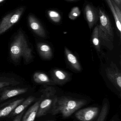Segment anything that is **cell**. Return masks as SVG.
Returning <instances> with one entry per match:
<instances>
[{
	"instance_id": "1",
	"label": "cell",
	"mask_w": 121,
	"mask_h": 121,
	"mask_svg": "<svg viewBox=\"0 0 121 121\" xmlns=\"http://www.w3.org/2000/svg\"><path fill=\"white\" fill-rule=\"evenodd\" d=\"M86 103L87 101L85 99H77L67 96L58 97L50 113L53 115L60 114L64 118H67Z\"/></svg>"
},
{
	"instance_id": "2",
	"label": "cell",
	"mask_w": 121,
	"mask_h": 121,
	"mask_svg": "<svg viewBox=\"0 0 121 121\" xmlns=\"http://www.w3.org/2000/svg\"><path fill=\"white\" fill-rule=\"evenodd\" d=\"M10 55L14 62H18L21 57L26 62H29L32 59V50L21 31L18 32L11 44Z\"/></svg>"
},
{
	"instance_id": "3",
	"label": "cell",
	"mask_w": 121,
	"mask_h": 121,
	"mask_svg": "<svg viewBox=\"0 0 121 121\" xmlns=\"http://www.w3.org/2000/svg\"><path fill=\"white\" fill-rule=\"evenodd\" d=\"M98 14L100 22L98 28L100 43L112 50L114 47V34L110 19L102 9H99Z\"/></svg>"
},
{
	"instance_id": "4",
	"label": "cell",
	"mask_w": 121,
	"mask_h": 121,
	"mask_svg": "<svg viewBox=\"0 0 121 121\" xmlns=\"http://www.w3.org/2000/svg\"><path fill=\"white\" fill-rule=\"evenodd\" d=\"M41 101L37 114L38 118L45 116L50 113L53 104L58 97L56 95V90L54 88L49 87L43 91Z\"/></svg>"
},
{
	"instance_id": "5",
	"label": "cell",
	"mask_w": 121,
	"mask_h": 121,
	"mask_svg": "<svg viewBox=\"0 0 121 121\" xmlns=\"http://www.w3.org/2000/svg\"><path fill=\"white\" fill-rule=\"evenodd\" d=\"M24 9V7H21L3 18L0 22V35L7 31L18 21Z\"/></svg>"
},
{
	"instance_id": "6",
	"label": "cell",
	"mask_w": 121,
	"mask_h": 121,
	"mask_svg": "<svg viewBox=\"0 0 121 121\" xmlns=\"http://www.w3.org/2000/svg\"><path fill=\"white\" fill-rule=\"evenodd\" d=\"M107 77L114 86L119 91L121 89V72L117 65L112 62L110 66L106 69Z\"/></svg>"
},
{
	"instance_id": "7",
	"label": "cell",
	"mask_w": 121,
	"mask_h": 121,
	"mask_svg": "<svg viewBox=\"0 0 121 121\" xmlns=\"http://www.w3.org/2000/svg\"><path fill=\"white\" fill-rule=\"evenodd\" d=\"M99 109L97 107H90L80 109L75 114V117L80 121H92L97 117Z\"/></svg>"
},
{
	"instance_id": "8",
	"label": "cell",
	"mask_w": 121,
	"mask_h": 121,
	"mask_svg": "<svg viewBox=\"0 0 121 121\" xmlns=\"http://www.w3.org/2000/svg\"><path fill=\"white\" fill-rule=\"evenodd\" d=\"M84 12L89 27L91 29L99 19L98 11L91 4H87L85 7Z\"/></svg>"
},
{
	"instance_id": "9",
	"label": "cell",
	"mask_w": 121,
	"mask_h": 121,
	"mask_svg": "<svg viewBox=\"0 0 121 121\" xmlns=\"http://www.w3.org/2000/svg\"><path fill=\"white\" fill-rule=\"evenodd\" d=\"M52 80L55 84L63 85L69 81L70 75L68 73L60 69L53 70L51 72Z\"/></svg>"
},
{
	"instance_id": "10",
	"label": "cell",
	"mask_w": 121,
	"mask_h": 121,
	"mask_svg": "<svg viewBox=\"0 0 121 121\" xmlns=\"http://www.w3.org/2000/svg\"><path fill=\"white\" fill-rule=\"evenodd\" d=\"M29 26L34 33L39 37L45 38L46 36L45 30L40 23L33 15H29L28 17Z\"/></svg>"
},
{
	"instance_id": "11",
	"label": "cell",
	"mask_w": 121,
	"mask_h": 121,
	"mask_svg": "<svg viewBox=\"0 0 121 121\" xmlns=\"http://www.w3.org/2000/svg\"><path fill=\"white\" fill-rule=\"evenodd\" d=\"M41 99L32 106L25 114L21 121H34L37 116Z\"/></svg>"
},
{
	"instance_id": "12",
	"label": "cell",
	"mask_w": 121,
	"mask_h": 121,
	"mask_svg": "<svg viewBox=\"0 0 121 121\" xmlns=\"http://www.w3.org/2000/svg\"><path fill=\"white\" fill-rule=\"evenodd\" d=\"M38 51L41 57L45 59H50L53 56L52 50L49 45L46 43H39L37 45Z\"/></svg>"
},
{
	"instance_id": "13",
	"label": "cell",
	"mask_w": 121,
	"mask_h": 121,
	"mask_svg": "<svg viewBox=\"0 0 121 121\" xmlns=\"http://www.w3.org/2000/svg\"><path fill=\"white\" fill-rule=\"evenodd\" d=\"M64 52L67 60L72 67L75 70L81 71V67L76 57L67 48H65Z\"/></svg>"
},
{
	"instance_id": "14",
	"label": "cell",
	"mask_w": 121,
	"mask_h": 121,
	"mask_svg": "<svg viewBox=\"0 0 121 121\" xmlns=\"http://www.w3.org/2000/svg\"><path fill=\"white\" fill-rule=\"evenodd\" d=\"M27 90V88H19L6 90L2 94L0 98V100L4 101L15 96L24 94Z\"/></svg>"
},
{
	"instance_id": "15",
	"label": "cell",
	"mask_w": 121,
	"mask_h": 121,
	"mask_svg": "<svg viewBox=\"0 0 121 121\" xmlns=\"http://www.w3.org/2000/svg\"><path fill=\"white\" fill-rule=\"evenodd\" d=\"M24 100L22 99H18L11 102L5 107L0 109V118L4 117L10 114L18 105Z\"/></svg>"
},
{
	"instance_id": "16",
	"label": "cell",
	"mask_w": 121,
	"mask_h": 121,
	"mask_svg": "<svg viewBox=\"0 0 121 121\" xmlns=\"http://www.w3.org/2000/svg\"><path fill=\"white\" fill-rule=\"evenodd\" d=\"M35 99V98L32 96L28 97L25 101L21 102L16 108L11 112V115L14 116L18 115L22 112L24 109L27 108Z\"/></svg>"
},
{
	"instance_id": "17",
	"label": "cell",
	"mask_w": 121,
	"mask_h": 121,
	"mask_svg": "<svg viewBox=\"0 0 121 121\" xmlns=\"http://www.w3.org/2000/svg\"><path fill=\"white\" fill-rule=\"evenodd\" d=\"M34 81L38 84H46L49 85L55 84L52 80L45 73L42 72H36L33 76Z\"/></svg>"
},
{
	"instance_id": "18",
	"label": "cell",
	"mask_w": 121,
	"mask_h": 121,
	"mask_svg": "<svg viewBox=\"0 0 121 121\" xmlns=\"http://www.w3.org/2000/svg\"><path fill=\"white\" fill-rule=\"evenodd\" d=\"M107 3L108 4V6L109 8L111 9V11L112 13V14L114 16V20H115V23L117 28V30L118 31L120 35H121V21L119 18L116 12L115 9L112 3V0H105Z\"/></svg>"
},
{
	"instance_id": "19",
	"label": "cell",
	"mask_w": 121,
	"mask_h": 121,
	"mask_svg": "<svg viewBox=\"0 0 121 121\" xmlns=\"http://www.w3.org/2000/svg\"><path fill=\"white\" fill-rule=\"evenodd\" d=\"M92 43L95 47V49L98 52H100L101 47H100V41L99 35V28L98 25L96 26L92 33Z\"/></svg>"
},
{
	"instance_id": "20",
	"label": "cell",
	"mask_w": 121,
	"mask_h": 121,
	"mask_svg": "<svg viewBox=\"0 0 121 121\" xmlns=\"http://www.w3.org/2000/svg\"><path fill=\"white\" fill-rule=\"evenodd\" d=\"M48 15L50 19L54 22L58 23L61 20L62 16L60 13L54 10H49L47 12Z\"/></svg>"
},
{
	"instance_id": "21",
	"label": "cell",
	"mask_w": 121,
	"mask_h": 121,
	"mask_svg": "<svg viewBox=\"0 0 121 121\" xmlns=\"http://www.w3.org/2000/svg\"><path fill=\"white\" fill-rule=\"evenodd\" d=\"M109 106L107 102L104 103L96 121H104L108 112Z\"/></svg>"
},
{
	"instance_id": "22",
	"label": "cell",
	"mask_w": 121,
	"mask_h": 121,
	"mask_svg": "<svg viewBox=\"0 0 121 121\" xmlns=\"http://www.w3.org/2000/svg\"><path fill=\"white\" fill-rule=\"evenodd\" d=\"M81 14V11L79 8L77 6L72 9L69 14V17L71 20H74L78 17Z\"/></svg>"
},
{
	"instance_id": "23",
	"label": "cell",
	"mask_w": 121,
	"mask_h": 121,
	"mask_svg": "<svg viewBox=\"0 0 121 121\" xmlns=\"http://www.w3.org/2000/svg\"><path fill=\"white\" fill-rule=\"evenodd\" d=\"M112 3H113V5L115 9L116 12L119 18L121 21V9L113 0H112Z\"/></svg>"
},
{
	"instance_id": "24",
	"label": "cell",
	"mask_w": 121,
	"mask_h": 121,
	"mask_svg": "<svg viewBox=\"0 0 121 121\" xmlns=\"http://www.w3.org/2000/svg\"><path fill=\"white\" fill-rule=\"evenodd\" d=\"M12 84V82L6 81H0V88L8 86Z\"/></svg>"
},
{
	"instance_id": "25",
	"label": "cell",
	"mask_w": 121,
	"mask_h": 121,
	"mask_svg": "<svg viewBox=\"0 0 121 121\" xmlns=\"http://www.w3.org/2000/svg\"><path fill=\"white\" fill-rule=\"evenodd\" d=\"M23 114V113L22 112H21V113L18 114V115L16 116V117L15 118V119L13 121H21V118H22Z\"/></svg>"
},
{
	"instance_id": "26",
	"label": "cell",
	"mask_w": 121,
	"mask_h": 121,
	"mask_svg": "<svg viewBox=\"0 0 121 121\" xmlns=\"http://www.w3.org/2000/svg\"><path fill=\"white\" fill-rule=\"evenodd\" d=\"M121 9V0H113Z\"/></svg>"
},
{
	"instance_id": "27",
	"label": "cell",
	"mask_w": 121,
	"mask_h": 121,
	"mask_svg": "<svg viewBox=\"0 0 121 121\" xmlns=\"http://www.w3.org/2000/svg\"><path fill=\"white\" fill-rule=\"evenodd\" d=\"M66 0L71 1H76V0Z\"/></svg>"
},
{
	"instance_id": "28",
	"label": "cell",
	"mask_w": 121,
	"mask_h": 121,
	"mask_svg": "<svg viewBox=\"0 0 121 121\" xmlns=\"http://www.w3.org/2000/svg\"><path fill=\"white\" fill-rule=\"evenodd\" d=\"M4 0H0V3H1V2H3V1H4Z\"/></svg>"
},
{
	"instance_id": "29",
	"label": "cell",
	"mask_w": 121,
	"mask_h": 121,
	"mask_svg": "<svg viewBox=\"0 0 121 121\" xmlns=\"http://www.w3.org/2000/svg\"><path fill=\"white\" fill-rule=\"evenodd\" d=\"M111 121H114V119H112Z\"/></svg>"
},
{
	"instance_id": "30",
	"label": "cell",
	"mask_w": 121,
	"mask_h": 121,
	"mask_svg": "<svg viewBox=\"0 0 121 121\" xmlns=\"http://www.w3.org/2000/svg\"><path fill=\"white\" fill-rule=\"evenodd\" d=\"M54 121L53 120H49V121Z\"/></svg>"
}]
</instances>
